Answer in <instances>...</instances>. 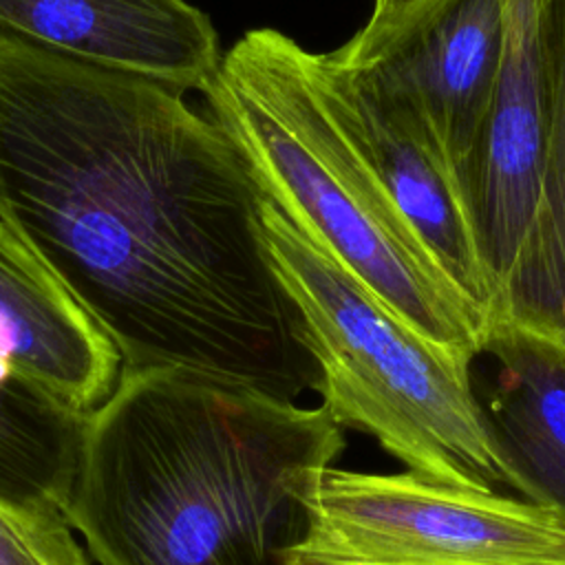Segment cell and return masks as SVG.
<instances>
[{
  "instance_id": "obj_1",
  "label": "cell",
  "mask_w": 565,
  "mask_h": 565,
  "mask_svg": "<svg viewBox=\"0 0 565 565\" xmlns=\"http://www.w3.org/2000/svg\"><path fill=\"white\" fill-rule=\"evenodd\" d=\"M230 135L163 84L0 35V221L124 369H179L296 402L320 386Z\"/></svg>"
},
{
  "instance_id": "obj_14",
  "label": "cell",
  "mask_w": 565,
  "mask_h": 565,
  "mask_svg": "<svg viewBox=\"0 0 565 565\" xmlns=\"http://www.w3.org/2000/svg\"><path fill=\"white\" fill-rule=\"evenodd\" d=\"M0 565H90L64 514L0 499Z\"/></svg>"
},
{
  "instance_id": "obj_15",
  "label": "cell",
  "mask_w": 565,
  "mask_h": 565,
  "mask_svg": "<svg viewBox=\"0 0 565 565\" xmlns=\"http://www.w3.org/2000/svg\"><path fill=\"white\" fill-rule=\"evenodd\" d=\"M435 2L437 0H373L366 24L347 44L331 51L329 57L347 68L371 64L413 18Z\"/></svg>"
},
{
  "instance_id": "obj_10",
  "label": "cell",
  "mask_w": 565,
  "mask_h": 565,
  "mask_svg": "<svg viewBox=\"0 0 565 565\" xmlns=\"http://www.w3.org/2000/svg\"><path fill=\"white\" fill-rule=\"evenodd\" d=\"M0 360L82 415L113 395L124 369L108 335L2 221Z\"/></svg>"
},
{
  "instance_id": "obj_16",
  "label": "cell",
  "mask_w": 565,
  "mask_h": 565,
  "mask_svg": "<svg viewBox=\"0 0 565 565\" xmlns=\"http://www.w3.org/2000/svg\"><path fill=\"white\" fill-rule=\"evenodd\" d=\"M291 565H351V563H344V561L324 556V554H320V552H313V550H309V547H302V550L291 558Z\"/></svg>"
},
{
  "instance_id": "obj_3",
  "label": "cell",
  "mask_w": 565,
  "mask_h": 565,
  "mask_svg": "<svg viewBox=\"0 0 565 565\" xmlns=\"http://www.w3.org/2000/svg\"><path fill=\"white\" fill-rule=\"evenodd\" d=\"M296 40L252 29L201 90L265 196L402 322L475 362L490 320L444 276L322 104Z\"/></svg>"
},
{
  "instance_id": "obj_12",
  "label": "cell",
  "mask_w": 565,
  "mask_h": 565,
  "mask_svg": "<svg viewBox=\"0 0 565 565\" xmlns=\"http://www.w3.org/2000/svg\"><path fill=\"white\" fill-rule=\"evenodd\" d=\"M547 139L541 205L527 256L492 322L565 340V0H536Z\"/></svg>"
},
{
  "instance_id": "obj_8",
  "label": "cell",
  "mask_w": 565,
  "mask_h": 565,
  "mask_svg": "<svg viewBox=\"0 0 565 565\" xmlns=\"http://www.w3.org/2000/svg\"><path fill=\"white\" fill-rule=\"evenodd\" d=\"M503 51L505 0H437L360 68L417 115L459 179L497 90Z\"/></svg>"
},
{
  "instance_id": "obj_9",
  "label": "cell",
  "mask_w": 565,
  "mask_h": 565,
  "mask_svg": "<svg viewBox=\"0 0 565 565\" xmlns=\"http://www.w3.org/2000/svg\"><path fill=\"white\" fill-rule=\"evenodd\" d=\"M0 35L179 93L203 90L223 55L185 0H0Z\"/></svg>"
},
{
  "instance_id": "obj_5",
  "label": "cell",
  "mask_w": 565,
  "mask_h": 565,
  "mask_svg": "<svg viewBox=\"0 0 565 565\" xmlns=\"http://www.w3.org/2000/svg\"><path fill=\"white\" fill-rule=\"evenodd\" d=\"M305 547L351 565H565V516L411 470L333 466Z\"/></svg>"
},
{
  "instance_id": "obj_2",
  "label": "cell",
  "mask_w": 565,
  "mask_h": 565,
  "mask_svg": "<svg viewBox=\"0 0 565 565\" xmlns=\"http://www.w3.org/2000/svg\"><path fill=\"white\" fill-rule=\"evenodd\" d=\"M342 426L179 369H121L84 417L64 516L99 565H291Z\"/></svg>"
},
{
  "instance_id": "obj_7",
  "label": "cell",
  "mask_w": 565,
  "mask_h": 565,
  "mask_svg": "<svg viewBox=\"0 0 565 565\" xmlns=\"http://www.w3.org/2000/svg\"><path fill=\"white\" fill-rule=\"evenodd\" d=\"M547 139L536 0H505V51L490 108L457 179L494 313L514 282L536 225Z\"/></svg>"
},
{
  "instance_id": "obj_13",
  "label": "cell",
  "mask_w": 565,
  "mask_h": 565,
  "mask_svg": "<svg viewBox=\"0 0 565 565\" xmlns=\"http://www.w3.org/2000/svg\"><path fill=\"white\" fill-rule=\"evenodd\" d=\"M84 417L0 360V499L64 514Z\"/></svg>"
},
{
  "instance_id": "obj_4",
  "label": "cell",
  "mask_w": 565,
  "mask_h": 565,
  "mask_svg": "<svg viewBox=\"0 0 565 565\" xmlns=\"http://www.w3.org/2000/svg\"><path fill=\"white\" fill-rule=\"evenodd\" d=\"M271 265L320 366L318 395L342 428L371 435L406 470L470 490H508L470 362L402 322L265 196Z\"/></svg>"
},
{
  "instance_id": "obj_6",
  "label": "cell",
  "mask_w": 565,
  "mask_h": 565,
  "mask_svg": "<svg viewBox=\"0 0 565 565\" xmlns=\"http://www.w3.org/2000/svg\"><path fill=\"white\" fill-rule=\"evenodd\" d=\"M311 82L444 276L490 320L494 296L452 170L417 115L373 71L309 53Z\"/></svg>"
},
{
  "instance_id": "obj_11",
  "label": "cell",
  "mask_w": 565,
  "mask_h": 565,
  "mask_svg": "<svg viewBox=\"0 0 565 565\" xmlns=\"http://www.w3.org/2000/svg\"><path fill=\"white\" fill-rule=\"evenodd\" d=\"M481 355L497 362L481 404L512 492L565 516V340L492 322Z\"/></svg>"
}]
</instances>
